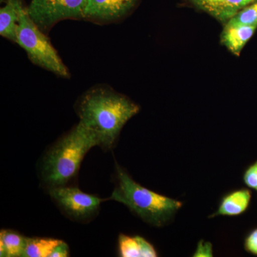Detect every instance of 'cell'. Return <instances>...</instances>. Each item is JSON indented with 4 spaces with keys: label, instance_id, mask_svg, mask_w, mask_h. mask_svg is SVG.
Here are the masks:
<instances>
[{
    "label": "cell",
    "instance_id": "8",
    "mask_svg": "<svg viewBox=\"0 0 257 257\" xmlns=\"http://www.w3.org/2000/svg\"><path fill=\"white\" fill-rule=\"evenodd\" d=\"M218 21L226 23L239 10L256 0H189Z\"/></svg>",
    "mask_w": 257,
    "mask_h": 257
},
{
    "label": "cell",
    "instance_id": "20",
    "mask_svg": "<svg viewBox=\"0 0 257 257\" xmlns=\"http://www.w3.org/2000/svg\"><path fill=\"white\" fill-rule=\"evenodd\" d=\"M7 0H1V3H5V2H6Z\"/></svg>",
    "mask_w": 257,
    "mask_h": 257
},
{
    "label": "cell",
    "instance_id": "7",
    "mask_svg": "<svg viewBox=\"0 0 257 257\" xmlns=\"http://www.w3.org/2000/svg\"><path fill=\"white\" fill-rule=\"evenodd\" d=\"M140 0H86L83 20L99 25L116 23L128 16Z\"/></svg>",
    "mask_w": 257,
    "mask_h": 257
},
{
    "label": "cell",
    "instance_id": "18",
    "mask_svg": "<svg viewBox=\"0 0 257 257\" xmlns=\"http://www.w3.org/2000/svg\"><path fill=\"white\" fill-rule=\"evenodd\" d=\"M212 246L210 242H205L200 241L198 243V246L194 256H212Z\"/></svg>",
    "mask_w": 257,
    "mask_h": 257
},
{
    "label": "cell",
    "instance_id": "5",
    "mask_svg": "<svg viewBox=\"0 0 257 257\" xmlns=\"http://www.w3.org/2000/svg\"><path fill=\"white\" fill-rule=\"evenodd\" d=\"M47 192L64 215L80 222L94 219L99 213L101 203L109 200V198L101 199L69 185L50 189Z\"/></svg>",
    "mask_w": 257,
    "mask_h": 257
},
{
    "label": "cell",
    "instance_id": "19",
    "mask_svg": "<svg viewBox=\"0 0 257 257\" xmlns=\"http://www.w3.org/2000/svg\"><path fill=\"white\" fill-rule=\"evenodd\" d=\"M69 256V247L68 244L64 241L59 243L51 253L50 257H67Z\"/></svg>",
    "mask_w": 257,
    "mask_h": 257
},
{
    "label": "cell",
    "instance_id": "12",
    "mask_svg": "<svg viewBox=\"0 0 257 257\" xmlns=\"http://www.w3.org/2000/svg\"><path fill=\"white\" fill-rule=\"evenodd\" d=\"M251 199V193L248 189L234 191L223 198L217 211L211 216H239L248 209Z\"/></svg>",
    "mask_w": 257,
    "mask_h": 257
},
{
    "label": "cell",
    "instance_id": "17",
    "mask_svg": "<svg viewBox=\"0 0 257 257\" xmlns=\"http://www.w3.org/2000/svg\"><path fill=\"white\" fill-rule=\"evenodd\" d=\"M244 248L248 253L257 256V228L253 229L245 239Z\"/></svg>",
    "mask_w": 257,
    "mask_h": 257
},
{
    "label": "cell",
    "instance_id": "9",
    "mask_svg": "<svg viewBox=\"0 0 257 257\" xmlns=\"http://www.w3.org/2000/svg\"><path fill=\"white\" fill-rule=\"evenodd\" d=\"M257 27L227 23L221 34V42L234 55L238 56L255 33Z\"/></svg>",
    "mask_w": 257,
    "mask_h": 257
},
{
    "label": "cell",
    "instance_id": "11",
    "mask_svg": "<svg viewBox=\"0 0 257 257\" xmlns=\"http://www.w3.org/2000/svg\"><path fill=\"white\" fill-rule=\"evenodd\" d=\"M118 248L120 256L157 257L158 256L153 245L143 236L119 234Z\"/></svg>",
    "mask_w": 257,
    "mask_h": 257
},
{
    "label": "cell",
    "instance_id": "16",
    "mask_svg": "<svg viewBox=\"0 0 257 257\" xmlns=\"http://www.w3.org/2000/svg\"><path fill=\"white\" fill-rule=\"evenodd\" d=\"M243 179L248 187L257 190V161L245 171Z\"/></svg>",
    "mask_w": 257,
    "mask_h": 257
},
{
    "label": "cell",
    "instance_id": "6",
    "mask_svg": "<svg viewBox=\"0 0 257 257\" xmlns=\"http://www.w3.org/2000/svg\"><path fill=\"white\" fill-rule=\"evenodd\" d=\"M86 0H31L27 11L42 32L48 34L60 22L84 18Z\"/></svg>",
    "mask_w": 257,
    "mask_h": 257
},
{
    "label": "cell",
    "instance_id": "4",
    "mask_svg": "<svg viewBox=\"0 0 257 257\" xmlns=\"http://www.w3.org/2000/svg\"><path fill=\"white\" fill-rule=\"evenodd\" d=\"M16 43L25 50L32 63L62 78H70L68 68L51 43L47 34L32 20L25 8L17 30Z\"/></svg>",
    "mask_w": 257,
    "mask_h": 257
},
{
    "label": "cell",
    "instance_id": "14",
    "mask_svg": "<svg viewBox=\"0 0 257 257\" xmlns=\"http://www.w3.org/2000/svg\"><path fill=\"white\" fill-rule=\"evenodd\" d=\"M62 240L45 237H26L23 257H50Z\"/></svg>",
    "mask_w": 257,
    "mask_h": 257
},
{
    "label": "cell",
    "instance_id": "13",
    "mask_svg": "<svg viewBox=\"0 0 257 257\" xmlns=\"http://www.w3.org/2000/svg\"><path fill=\"white\" fill-rule=\"evenodd\" d=\"M26 237L17 231L3 229L0 232V256H23Z\"/></svg>",
    "mask_w": 257,
    "mask_h": 257
},
{
    "label": "cell",
    "instance_id": "1",
    "mask_svg": "<svg viewBox=\"0 0 257 257\" xmlns=\"http://www.w3.org/2000/svg\"><path fill=\"white\" fill-rule=\"evenodd\" d=\"M74 109L79 122L95 135L98 147L108 151L116 145L121 130L140 108L110 86L99 84L79 96Z\"/></svg>",
    "mask_w": 257,
    "mask_h": 257
},
{
    "label": "cell",
    "instance_id": "2",
    "mask_svg": "<svg viewBox=\"0 0 257 257\" xmlns=\"http://www.w3.org/2000/svg\"><path fill=\"white\" fill-rule=\"evenodd\" d=\"M96 146L99 143L95 135L79 121L44 153L38 167L44 188L68 185L78 175L87 152Z\"/></svg>",
    "mask_w": 257,
    "mask_h": 257
},
{
    "label": "cell",
    "instance_id": "3",
    "mask_svg": "<svg viewBox=\"0 0 257 257\" xmlns=\"http://www.w3.org/2000/svg\"><path fill=\"white\" fill-rule=\"evenodd\" d=\"M115 170L116 187L109 200L124 204L149 224L163 226L182 207V202L161 195L135 182L117 163Z\"/></svg>",
    "mask_w": 257,
    "mask_h": 257
},
{
    "label": "cell",
    "instance_id": "10",
    "mask_svg": "<svg viewBox=\"0 0 257 257\" xmlns=\"http://www.w3.org/2000/svg\"><path fill=\"white\" fill-rule=\"evenodd\" d=\"M22 0H7L0 9V35L10 41L15 42L17 30L22 13L25 9Z\"/></svg>",
    "mask_w": 257,
    "mask_h": 257
},
{
    "label": "cell",
    "instance_id": "15",
    "mask_svg": "<svg viewBox=\"0 0 257 257\" xmlns=\"http://www.w3.org/2000/svg\"><path fill=\"white\" fill-rule=\"evenodd\" d=\"M228 22L246 26L257 27V0L239 10Z\"/></svg>",
    "mask_w": 257,
    "mask_h": 257
}]
</instances>
